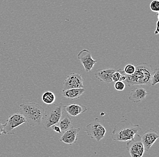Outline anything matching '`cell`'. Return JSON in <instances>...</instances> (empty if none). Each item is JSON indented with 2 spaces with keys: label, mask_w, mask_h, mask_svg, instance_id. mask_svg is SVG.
Instances as JSON below:
<instances>
[{
  "label": "cell",
  "mask_w": 159,
  "mask_h": 157,
  "mask_svg": "<svg viewBox=\"0 0 159 157\" xmlns=\"http://www.w3.org/2000/svg\"><path fill=\"white\" fill-rule=\"evenodd\" d=\"M135 66L136 70L132 75H127L124 71L127 85L129 86L135 85L151 86L152 74L154 70L152 67L146 62H140Z\"/></svg>",
  "instance_id": "obj_1"
},
{
  "label": "cell",
  "mask_w": 159,
  "mask_h": 157,
  "mask_svg": "<svg viewBox=\"0 0 159 157\" xmlns=\"http://www.w3.org/2000/svg\"><path fill=\"white\" fill-rule=\"evenodd\" d=\"M140 130L139 125H134L128 119H125L114 126L111 137L116 141H128L133 139Z\"/></svg>",
  "instance_id": "obj_2"
},
{
  "label": "cell",
  "mask_w": 159,
  "mask_h": 157,
  "mask_svg": "<svg viewBox=\"0 0 159 157\" xmlns=\"http://www.w3.org/2000/svg\"><path fill=\"white\" fill-rule=\"evenodd\" d=\"M20 113L25 118L26 123L33 127L40 126L42 122L45 109L34 102L23 103L19 105Z\"/></svg>",
  "instance_id": "obj_3"
},
{
  "label": "cell",
  "mask_w": 159,
  "mask_h": 157,
  "mask_svg": "<svg viewBox=\"0 0 159 157\" xmlns=\"http://www.w3.org/2000/svg\"><path fill=\"white\" fill-rule=\"evenodd\" d=\"M63 104L59 103L57 105H49L45 109L44 115L41 125L46 130L59 123L62 114Z\"/></svg>",
  "instance_id": "obj_4"
},
{
  "label": "cell",
  "mask_w": 159,
  "mask_h": 157,
  "mask_svg": "<svg viewBox=\"0 0 159 157\" xmlns=\"http://www.w3.org/2000/svg\"><path fill=\"white\" fill-rule=\"evenodd\" d=\"M26 123L25 118L21 113L11 114L3 125V133L5 135H14L16 128Z\"/></svg>",
  "instance_id": "obj_5"
},
{
  "label": "cell",
  "mask_w": 159,
  "mask_h": 157,
  "mask_svg": "<svg viewBox=\"0 0 159 157\" xmlns=\"http://www.w3.org/2000/svg\"><path fill=\"white\" fill-rule=\"evenodd\" d=\"M84 132L91 139H95L97 141L99 142L105 136L106 130L100 123L99 119L96 118L94 122L86 125Z\"/></svg>",
  "instance_id": "obj_6"
},
{
  "label": "cell",
  "mask_w": 159,
  "mask_h": 157,
  "mask_svg": "<svg viewBox=\"0 0 159 157\" xmlns=\"http://www.w3.org/2000/svg\"><path fill=\"white\" fill-rule=\"evenodd\" d=\"M126 148L132 157H143L145 151L141 136L138 134L132 140L127 141Z\"/></svg>",
  "instance_id": "obj_7"
},
{
  "label": "cell",
  "mask_w": 159,
  "mask_h": 157,
  "mask_svg": "<svg viewBox=\"0 0 159 157\" xmlns=\"http://www.w3.org/2000/svg\"><path fill=\"white\" fill-rule=\"evenodd\" d=\"M84 88L82 75L72 72L69 74L63 83L62 91L71 88Z\"/></svg>",
  "instance_id": "obj_8"
},
{
  "label": "cell",
  "mask_w": 159,
  "mask_h": 157,
  "mask_svg": "<svg viewBox=\"0 0 159 157\" xmlns=\"http://www.w3.org/2000/svg\"><path fill=\"white\" fill-rule=\"evenodd\" d=\"M77 58L80 60L85 72H90L93 68L97 60L92 58L91 53L86 49H83L77 54Z\"/></svg>",
  "instance_id": "obj_9"
},
{
  "label": "cell",
  "mask_w": 159,
  "mask_h": 157,
  "mask_svg": "<svg viewBox=\"0 0 159 157\" xmlns=\"http://www.w3.org/2000/svg\"><path fill=\"white\" fill-rule=\"evenodd\" d=\"M159 137L158 133L152 128L144 132L141 138L145 151H148Z\"/></svg>",
  "instance_id": "obj_10"
},
{
  "label": "cell",
  "mask_w": 159,
  "mask_h": 157,
  "mask_svg": "<svg viewBox=\"0 0 159 157\" xmlns=\"http://www.w3.org/2000/svg\"><path fill=\"white\" fill-rule=\"evenodd\" d=\"M80 131V128H75L73 127H71L68 130L65 131L60 138V141L63 142L65 144L72 145L77 141L78 140L77 137Z\"/></svg>",
  "instance_id": "obj_11"
},
{
  "label": "cell",
  "mask_w": 159,
  "mask_h": 157,
  "mask_svg": "<svg viewBox=\"0 0 159 157\" xmlns=\"http://www.w3.org/2000/svg\"><path fill=\"white\" fill-rule=\"evenodd\" d=\"M116 69L111 68H104L97 69L95 72L94 76L95 78L103 82L110 83L113 82L112 76Z\"/></svg>",
  "instance_id": "obj_12"
},
{
  "label": "cell",
  "mask_w": 159,
  "mask_h": 157,
  "mask_svg": "<svg viewBox=\"0 0 159 157\" xmlns=\"http://www.w3.org/2000/svg\"><path fill=\"white\" fill-rule=\"evenodd\" d=\"M148 95V93L144 88L135 87L131 90L129 99L134 103H138L145 100Z\"/></svg>",
  "instance_id": "obj_13"
},
{
  "label": "cell",
  "mask_w": 159,
  "mask_h": 157,
  "mask_svg": "<svg viewBox=\"0 0 159 157\" xmlns=\"http://www.w3.org/2000/svg\"><path fill=\"white\" fill-rule=\"evenodd\" d=\"M62 109L70 116L75 117L86 112L87 108L81 104H71L63 106Z\"/></svg>",
  "instance_id": "obj_14"
},
{
  "label": "cell",
  "mask_w": 159,
  "mask_h": 157,
  "mask_svg": "<svg viewBox=\"0 0 159 157\" xmlns=\"http://www.w3.org/2000/svg\"><path fill=\"white\" fill-rule=\"evenodd\" d=\"M85 91L84 88H71L62 91L61 94L66 98L73 101L79 99Z\"/></svg>",
  "instance_id": "obj_15"
},
{
  "label": "cell",
  "mask_w": 159,
  "mask_h": 157,
  "mask_svg": "<svg viewBox=\"0 0 159 157\" xmlns=\"http://www.w3.org/2000/svg\"><path fill=\"white\" fill-rule=\"evenodd\" d=\"M59 123V127L61 128V132H64L72 127L73 121L69 116L66 115L63 119L60 120Z\"/></svg>",
  "instance_id": "obj_16"
},
{
  "label": "cell",
  "mask_w": 159,
  "mask_h": 157,
  "mask_svg": "<svg viewBox=\"0 0 159 157\" xmlns=\"http://www.w3.org/2000/svg\"><path fill=\"white\" fill-rule=\"evenodd\" d=\"M42 101L47 105H52L56 100L55 95L52 91H46L41 96Z\"/></svg>",
  "instance_id": "obj_17"
},
{
  "label": "cell",
  "mask_w": 159,
  "mask_h": 157,
  "mask_svg": "<svg viewBox=\"0 0 159 157\" xmlns=\"http://www.w3.org/2000/svg\"><path fill=\"white\" fill-rule=\"evenodd\" d=\"M159 82V69L156 68L154 69L151 80V86H154Z\"/></svg>",
  "instance_id": "obj_18"
},
{
  "label": "cell",
  "mask_w": 159,
  "mask_h": 157,
  "mask_svg": "<svg viewBox=\"0 0 159 157\" xmlns=\"http://www.w3.org/2000/svg\"><path fill=\"white\" fill-rule=\"evenodd\" d=\"M135 70H136V67H135V65H133V64H129L125 66L124 71L125 74L130 75L134 73Z\"/></svg>",
  "instance_id": "obj_19"
},
{
  "label": "cell",
  "mask_w": 159,
  "mask_h": 157,
  "mask_svg": "<svg viewBox=\"0 0 159 157\" xmlns=\"http://www.w3.org/2000/svg\"><path fill=\"white\" fill-rule=\"evenodd\" d=\"M150 9L151 11L155 12H159V0H154L150 4Z\"/></svg>",
  "instance_id": "obj_20"
},
{
  "label": "cell",
  "mask_w": 159,
  "mask_h": 157,
  "mask_svg": "<svg viewBox=\"0 0 159 157\" xmlns=\"http://www.w3.org/2000/svg\"><path fill=\"white\" fill-rule=\"evenodd\" d=\"M126 87V85L123 81H116L114 84L115 89L117 91H124Z\"/></svg>",
  "instance_id": "obj_21"
},
{
  "label": "cell",
  "mask_w": 159,
  "mask_h": 157,
  "mask_svg": "<svg viewBox=\"0 0 159 157\" xmlns=\"http://www.w3.org/2000/svg\"><path fill=\"white\" fill-rule=\"evenodd\" d=\"M51 128H52V130H53L54 132H57V133H59V134H61V133H62L61 130V128H60L59 127L57 126V125L53 126V127H52Z\"/></svg>",
  "instance_id": "obj_22"
},
{
  "label": "cell",
  "mask_w": 159,
  "mask_h": 157,
  "mask_svg": "<svg viewBox=\"0 0 159 157\" xmlns=\"http://www.w3.org/2000/svg\"><path fill=\"white\" fill-rule=\"evenodd\" d=\"M157 16L158 20L157 22V29H156V30L154 32V34L156 35H157L159 34V12L157 13Z\"/></svg>",
  "instance_id": "obj_23"
},
{
  "label": "cell",
  "mask_w": 159,
  "mask_h": 157,
  "mask_svg": "<svg viewBox=\"0 0 159 157\" xmlns=\"http://www.w3.org/2000/svg\"><path fill=\"white\" fill-rule=\"evenodd\" d=\"M3 125L0 122V136L3 133Z\"/></svg>",
  "instance_id": "obj_24"
}]
</instances>
